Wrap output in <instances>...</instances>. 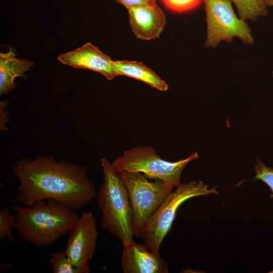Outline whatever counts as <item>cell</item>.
<instances>
[{"mask_svg":"<svg viewBox=\"0 0 273 273\" xmlns=\"http://www.w3.org/2000/svg\"><path fill=\"white\" fill-rule=\"evenodd\" d=\"M121 4L127 9L141 6L156 3L157 0H113Z\"/></svg>","mask_w":273,"mask_h":273,"instance_id":"19","label":"cell"},{"mask_svg":"<svg viewBox=\"0 0 273 273\" xmlns=\"http://www.w3.org/2000/svg\"><path fill=\"white\" fill-rule=\"evenodd\" d=\"M267 7H273V0H263Z\"/></svg>","mask_w":273,"mask_h":273,"instance_id":"20","label":"cell"},{"mask_svg":"<svg viewBox=\"0 0 273 273\" xmlns=\"http://www.w3.org/2000/svg\"><path fill=\"white\" fill-rule=\"evenodd\" d=\"M16 215H12L9 208L4 207L0 211V240H14L13 229L15 228Z\"/></svg>","mask_w":273,"mask_h":273,"instance_id":"16","label":"cell"},{"mask_svg":"<svg viewBox=\"0 0 273 273\" xmlns=\"http://www.w3.org/2000/svg\"><path fill=\"white\" fill-rule=\"evenodd\" d=\"M198 157V152H195L185 159L170 162L162 159L153 147L137 146L125 151L112 165L118 172H140L149 178L160 180L176 187L180 184L183 169Z\"/></svg>","mask_w":273,"mask_h":273,"instance_id":"5","label":"cell"},{"mask_svg":"<svg viewBox=\"0 0 273 273\" xmlns=\"http://www.w3.org/2000/svg\"><path fill=\"white\" fill-rule=\"evenodd\" d=\"M272 77H273V72H272Z\"/></svg>","mask_w":273,"mask_h":273,"instance_id":"21","label":"cell"},{"mask_svg":"<svg viewBox=\"0 0 273 273\" xmlns=\"http://www.w3.org/2000/svg\"><path fill=\"white\" fill-rule=\"evenodd\" d=\"M117 76L124 75L140 81L160 91H166L168 86L153 70L140 62L117 60L114 61Z\"/></svg>","mask_w":273,"mask_h":273,"instance_id":"13","label":"cell"},{"mask_svg":"<svg viewBox=\"0 0 273 273\" xmlns=\"http://www.w3.org/2000/svg\"><path fill=\"white\" fill-rule=\"evenodd\" d=\"M230 1L235 4L240 18L244 21L249 19L255 22L258 17L267 15V6L263 0Z\"/></svg>","mask_w":273,"mask_h":273,"instance_id":"14","label":"cell"},{"mask_svg":"<svg viewBox=\"0 0 273 273\" xmlns=\"http://www.w3.org/2000/svg\"><path fill=\"white\" fill-rule=\"evenodd\" d=\"M124 273H167L168 265L160 253L149 250L144 244L132 242L123 247L120 261Z\"/></svg>","mask_w":273,"mask_h":273,"instance_id":"11","label":"cell"},{"mask_svg":"<svg viewBox=\"0 0 273 273\" xmlns=\"http://www.w3.org/2000/svg\"><path fill=\"white\" fill-rule=\"evenodd\" d=\"M34 62L30 60L16 58L14 51L0 53V94L8 93L15 88L14 79L23 77Z\"/></svg>","mask_w":273,"mask_h":273,"instance_id":"12","label":"cell"},{"mask_svg":"<svg viewBox=\"0 0 273 273\" xmlns=\"http://www.w3.org/2000/svg\"><path fill=\"white\" fill-rule=\"evenodd\" d=\"M101 162L104 178L97 202L102 212L101 227L126 246L134 241L133 211L128 192L112 163L105 158Z\"/></svg>","mask_w":273,"mask_h":273,"instance_id":"3","label":"cell"},{"mask_svg":"<svg viewBox=\"0 0 273 273\" xmlns=\"http://www.w3.org/2000/svg\"><path fill=\"white\" fill-rule=\"evenodd\" d=\"M255 180H261L265 183L272 191L270 197L273 198V168L267 167L257 157L255 165Z\"/></svg>","mask_w":273,"mask_h":273,"instance_id":"17","label":"cell"},{"mask_svg":"<svg viewBox=\"0 0 273 273\" xmlns=\"http://www.w3.org/2000/svg\"><path fill=\"white\" fill-rule=\"evenodd\" d=\"M165 6L175 12H184L196 8L202 0H161Z\"/></svg>","mask_w":273,"mask_h":273,"instance_id":"18","label":"cell"},{"mask_svg":"<svg viewBox=\"0 0 273 273\" xmlns=\"http://www.w3.org/2000/svg\"><path fill=\"white\" fill-rule=\"evenodd\" d=\"M13 174L19 181L15 200L26 206L53 200L76 210L98 194L84 168L51 158L19 162L13 166Z\"/></svg>","mask_w":273,"mask_h":273,"instance_id":"1","label":"cell"},{"mask_svg":"<svg viewBox=\"0 0 273 273\" xmlns=\"http://www.w3.org/2000/svg\"><path fill=\"white\" fill-rule=\"evenodd\" d=\"M207 23L205 46L215 48L221 41L231 42L238 37L247 44L254 43L251 29L235 14L230 0H202Z\"/></svg>","mask_w":273,"mask_h":273,"instance_id":"7","label":"cell"},{"mask_svg":"<svg viewBox=\"0 0 273 273\" xmlns=\"http://www.w3.org/2000/svg\"><path fill=\"white\" fill-rule=\"evenodd\" d=\"M50 261L54 273H81L71 262L64 249L53 252Z\"/></svg>","mask_w":273,"mask_h":273,"instance_id":"15","label":"cell"},{"mask_svg":"<svg viewBox=\"0 0 273 273\" xmlns=\"http://www.w3.org/2000/svg\"><path fill=\"white\" fill-rule=\"evenodd\" d=\"M127 10L130 28L137 38L149 40L159 37L167 21L164 12L157 3Z\"/></svg>","mask_w":273,"mask_h":273,"instance_id":"10","label":"cell"},{"mask_svg":"<svg viewBox=\"0 0 273 273\" xmlns=\"http://www.w3.org/2000/svg\"><path fill=\"white\" fill-rule=\"evenodd\" d=\"M99 233L93 213L83 212L69 232L65 251L73 264L81 273L90 271L89 262L96 248Z\"/></svg>","mask_w":273,"mask_h":273,"instance_id":"8","label":"cell"},{"mask_svg":"<svg viewBox=\"0 0 273 273\" xmlns=\"http://www.w3.org/2000/svg\"><path fill=\"white\" fill-rule=\"evenodd\" d=\"M176 188L152 215L139 235L146 247L156 253H159L162 242L169 232L181 204L193 197L218 193L215 188H210L202 180L180 184Z\"/></svg>","mask_w":273,"mask_h":273,"instance_id":"4","label":"cell"},{"mask_svg":"<svg viewBox=\"0 0 273 273\" xmlns=\"http://www.w3.org/2000/svg\"><path fill=\"white\" fill-rule=\"evenodd\" d=\"M12 209L16 216L15 229L23 240L37 248L48 246L69 233L78 218L74 210L53 200Z\"/></svg>","mask_w":273,"mask_h":273,"instance_id":"2","label":"cell"},{"mask_svg":"<svg viewBox=\"0 0 273 273\" xmlns=\"http://www.w3.org/2000/svg\"><path fill=\"white\" fill-rule=\"evenodd\" d=\"M126 188L133 216L134 237L138 238L150 217L175 188L160 180L150 181L138 172H118Z\"/></svg>","mask_w":273,"mask_h":273,"instance_id":"6","label":"cell"},{"mask_svg":"<svg viewBox=\"0 0 273 273\" xmlns=\"http://www.w3.org/2000/svg\"><path fill=\"white\" fill-rule=\"evenodd\" d=\"M57 59L62 64L75 68L100 73L108 80L117 76L114 61L89 42L73 51L60 54Z\"/></svg>","mask_w":273,"mask_h":273,"instance_id":"9","label":"cell"}]
</instances>
